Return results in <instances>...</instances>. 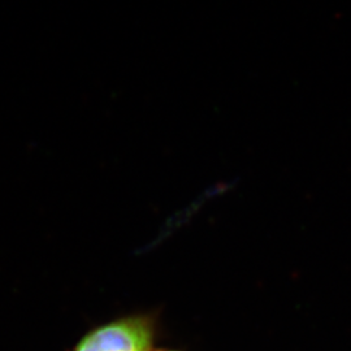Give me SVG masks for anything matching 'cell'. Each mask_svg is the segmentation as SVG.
I'll list each match as a JSON object with an SVG mask.
<instances>
[{"label":"cell","mask_w":351,"mask_h":351,"mask_svg":"<svg viewBox=\"0 0 351 351\" xmlns=\"http://www.w3.org/2000/svg\"><path fill=\"white\" fill-rule=\"evenodd\" d=\"M154 326L146 316H128L90 330L72 351H151Z\"/></svg>","instance_id":"1"}]
</instances>
